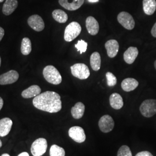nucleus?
I'll return each instance as SVG.
<instances>
[{"label":"nucleus","mask_w":156,"mask_h":156,"mask_svg":"<svg viewBox=\"0 0 156 156\" xmlns=\"http://www.w3.org/2000/svg\"><path fill=\"white\" fill-rule=\"evenodd\" d=\"M33 104L37 109L51 113L60 111L62 108L60 95L51 91H45L35 97Z\"/></svg>","instance_id":"f257e3e1"},{"label":"nucleus","mask_w":156,"mask_h":156,"mask_svg":"<svg viewBox=\"0 0 156 156\" xmlns=\"http://www.w3.org/2000/svg\"><path fill=\"white\" fill-rule=\"evenodd\" d=\"M43 75L45 80L51 84L57 85L61 83L62 77L58 71L53 66H48L43 70Z\"/></svg>","instance_id":"f03ea898"},{"label":"nucleus","mask_w":156,"mask_h":156,"mask_svg":"<svg viewBox=\"0 0 156 156\" xmlns=\"http://www.w3.org/2000/svg\"><path fill=\"white\" fill-rule=\"evenodd\" d=\"M82 31L81 26L76 22L69 23L65 29L64 38L66 41L71 42L80 34Z\"/></svg>","instance_id":"7ed1b4c3"},{"label":"nucleus","mask_w":156,"mask_h":156,"mask_svg":"<svg viewBox=\"0 0 156 156\" xmlns=\"http://www.w3.org/2000/svg\"><path fill=\"white\" fill-rule=\"evenodd\" d=\"M141 114L145 117H151L156 114V100L149 99L143 101L140 108Z\"/></svg>","instance_id":"20e7f679"},{"label":"nucleus","mask_w":156,"mask_h":156,"mask_svg":"<svg viewBox=\"0 0 156 156\" xmlns=\"http://www.w3.org/2000/svg\"><path fill=\"white\" fill-rule=\"evenodd\" d=\"M71 73L73 76L80 80L86 79L90 75L89 67L83 63H77L71 67Z\"/></svg>","instance_id":"39448f33"},{"label":"nucleus","mask_w":156,"mask_h":156,"mask_svg":"<svg viewBox=\"0 0 156 156\" xmlns=\"http://www.w3.org/2000/svg\"><path fill=\"white\" fill-rule=\"evenodd\" d=\"M48 142L45 138H40L35 140L31 147V152L33 156H42L47 151Z\"/></svg>","instance_id":"423d86ee"},{"label":"nucleus","mask_w":156,"mask_h":156,"mask_svg":"<svg viewBox=\"0 0 156 156\" xmlns=\"http://www.w3.org/2000/svg\"><path fill=\"white\" fill-rule=\"evenodd\" d=\"M117 20L124 28L132 30L135 27V20L133 17L127 12H121L117 16Z\"/></svg>","instance_id":"0eeeda50"},{"label":"nucleus","mask_w":156,"mask_h":156,"mask_svg":"<svg viewBox=\"0 0 156 156\" xmlns=\"http://www.w3.org/2000/svg\"><path fill=\"white\" fill-rule=\"evenodd\" d=\"M69 136L77 143H83L86 138L83 129L79 126H73L69 129Z\"/></svg>","instance_id":"6e6552de"},{"label":"nucleus","mask_w":156,"mask_h":156,"mask_svg":"<svg viewBox=\"0 0 156 156\" xmlns=\"http://www.w3.org/2000/svg\"><path fill=\"white\" fill-rule=\"evenodd\" d=\"M98 126L102 133H108L113 130L115 126V122L111 116L105 115L101 117L98 122Z\"/></svg>","instance_id":"1a4fd4ad"},{"label":"nucleus","mask_w":156,"mask_h":156,"mask_svg":"<svg viewBox=\"0 0 156 156\" xmlns=\"http://www.w3.org/2000/svg\"><path fill=\"white\" fill-rule=\"evenodd\" d=\"M27 22L30 27L37 32L42 31L45 28V23L42 18L38 15L29 17Z\"/></svg>","instance_id":"9d476101"},{"label":"nucleus","mask_w":156,"mask_h":156,"mask_svg":"<svg viewBox=\"0 0 156 156\" xmlns=\"http://www.w3.org/2000/svg\"><path fill=\"white\" fill-rule=\"evenodd\" d=\"M19 78L18 73L15 70H11L0 75V84L6 85L15 83Z\"/></svg>","instance_id":"9b49d317"},{"label":"nucleus","mask_w":156,"mask_h":156,"mask_svg":"<svg viewBox=\"0 0 156 156\" xmlns=\"http://www.w3.org/2000/svg\"><path fill=\"white\" fill-rule=\"evenodd\" d=\"M84 0H58L60 5L68 11H75L83 4Z\"/></svg>","instance_id":"f8f14e48"},{"label":"nucleus","mask_w":156,"mask_h":156,"mask_svg":"<svg viewBox=\"0 0 156 156\" xmlns=\"http://www.w3.org/2000/svg\"><path fill=\"white\" fill-rule=\"evenodd\" d=\"M105 46L108 56L110 58H114L117 55L119 49V44L116 40L111 39L106 42Z\"/></svg>","instance_id":"ddd939ff"},{"label":"nucleus","mask_w":156,"mask_h":156,"mask_svg":"<svg viewBox=\"0 0 156 156\" xmlns=\"http://www.w3.org/2000/svg\"><path fill=\"white\" fill-rule=\"evenodd\" d=\"M86 27L87 32L91 35H97L99 31V24L94 17L89 16L86 19Z\"/></svg>","instance_id":"4468645a"},{"label":"nucleus","mask_w":156,"mask_h":156,"mask_svg":"<svg viewBox=\"0 0 156 156\" xmlns=\"http://www.w3.org/2000/svg\"><path fill=\"white\" fill-rule=\"evenodd\" d=\"M13 122L11 119L5 117L0 120V136L4 137L9 133Z\"/></svg>","instance_id":"2eb2a0df"},{"label":"nucleus","mask_w":156,"mask_h":156,"mask_svg":"<svg viewBox=\"0 0 156 156\" xmlns=\"http://www.w3.org/2000/svg\"><path fill=\"white\" fill-rule=\"evenodd\" d=\"M139 51L136 47L131 46L128 48L123 55L124 60L128 64H133L138 55Z\"/></svg>","instance_id":"dca6fc26"},{"label":"nucleus","mask_w":156,"mask_h":156,"mask_svg":"<svg viewBox=\"0 0 156 156\" xmlns=\"http://www.w3.org/2000/svg\"><path fill=\"white\" fill-rule=\"evenodd\" d=\"M138 85L139 83L136 79L130 78L124 79L121 84L122 89L126 92L133 91L138 86Z\"/></svg>","instance_id":"f3484780"},{"label":"nucleus","mask_w":156,"mask_h":156,"mask_svg":"<svg viewBox=\"0 0 156 156\" xmlns=\"http://www.w3.org/2000/svg\"><path fill=\"white\" fill-rule=\"evenodd\" d=\"M109 102L112 108L116 110L120 109L124 105L122 97L116 93H114L111 95L109 98Z\"/></svg>","instance_id":"a211bd4d"},{"label":"nucleus","mask_w":156,"mask_h":156,"mask_svg":"<svg viewBox=\"0 0 156 156\" xmlns=\"http://www.w3.org/2000/svg\"><path fill=\"white\" fill-rule=\"evenodd\" d=\"M41 89L38 85H32L27 89L23 90L22 93V96L24 98H30L35 97L40 94Z\"/></svg>","instance_id":"6ab92c4d"},{"label":"nucleus","mask_w":156,"mask_h":156,"mask_svg":"<svg viewBox=\"0 0 156 156\" xmlns=\"http://www.w3.org/2000/svg\"><path fill=\"white\" fill-rule=\"evenodd\" d=\"M17 6V0H6L2 7V13L6 16H9L15 11Z\"/></svg>","instance_id":"aec40b11"},{"label":"nucleus","mask_w":156,"mask_h":156,"mask_svg":"<svg viewBox=\"0 0 156 156\" xmlns=\"http://www.w3.org/2000/svg\"><path fill=\"white\" fill-rule=\"evenodd\" d=\"M84 111V105L81 102H78L71 108V115L75 119H79L83 117Z\"/></svg>","instance_id":"412c9836"},{"label":"nucleus","mask_w":156,"mask_h":156,"mask_svg":"<svg viewBox=\"0 0 156 156\" xmlns=\"http://www.w3.org/2000/svg\"><path fill=\"white\" fill-rule=\"evenodd\" d=\"M143 9L145 14L152 15L156 10V0H143Z\"/></svg>","instance_id":"4be33fe9"},{"label":"nucleus","mask_w":156,"mask_h":156,"mask_svg":"<svg viewBox=\"0 0 156 156\" xmlns=\"http://www.w3.org/2000/svg\"><path fill=\"white\" fill-rule=\"evenodd\" d=\"M90 66L91 68L95 71H98L100 69L101 58L98 52L95 51L91 54L90 56Z\"/></svg>","instance_id":"5701e85b"},{"label":"nucleus","mask_w":156,"mask_h":156,"mask_svg":"<svg viewBox=\"0 0 156 156\" xmlns=\"http://www.w3.org/2000/svg\"><path fill=\"white\" fill-rule=\"evenodd\" d=\"M52 16L56 22L60 23H64L68 20L67 13L61 9H56L52 12Z\"/></svg>","instance_id":"b1692460"},{"label":"nucleus","mask_w":156,"mask_h":156,"mask_svg":"<svg viewBox=\"0 0 156 156\" xmlns=\"http://www.w3.org/2000/svg\"><path fill=\"white\" fill-rule=\"evenodd\" d=\"M32 50L31 42L28 38H24L22 41L21 52L23 55L27 56Z\"/></svg>","instance_id":"393cba45"},{"label":"nucleus","mask_w":156,"mask_h":156,"mask_svg":"<svg viewBox=\"0 0 156 156\" xmlns=\"http://www.w3.org/2000/svg\"><path fill=\"white\" fill-rule=\"evenodd\" d=\"M50 156H65L64 149L58 145H53L50 149Z\"/></svg>","instance_id":"a878e982"},{"label":"nucleus","mask_w":156,"mask_h":156,"mask_svg":"<svg viewBox=\"0 0 156 156\" xmlns=\"http://www.w3.org/2000/svg\"><path fill=\"white\" fill-rule=\"evenodd\" d=\"M117 156H133V154L128 146L123 145L119 149Z\"/></svg>","instance_id":"bb28decb"},{"label":"nucleus","mask_w":156,"mask_h":156,"mask_svg":"<svg viewBox=\"0 0 156 156\" xmlns=\"http://www.w3.org/2000/svg\"><path fill=\"white\" fill-rule=\"evenodd\" d=\"M107 84L109 87H113L117 83L116 77L110 72H108L106 73Z\"/></svg>","instance_id":"cd10ccee"},{"label":"nucleus","mask_w":156,"mask_h":156,"mask_svg":"<svg viewBox=\"0 0 156 156\" xmlns=\"http://www.w3.org/2000/svg\"><path fill=\"white\" fill-rule=\"evenodd\" d=\"M75 46L77 49L78 51H79L80 54H82L87 50V43L83 40H80L78 41V43L75 45Z\"/></svg>","instance_id":"c85d7f7f"},{"label":"nucleus","mask_w":156,"mask_h":156,"mask_svg":"<svg viewBox=\"0 0 156 156\" xmlns=\"http://www.w3.org/2000/svg\"><path fill=\"white\" fill-rule=\"evenodd\" d=\"M135 156H153L151 152L148 151H142L138 153Z\"/></svg>","instance_id":"c756f323"},{"label":"nucleus","mask_w":156,"mask_h":156,"mask_svg":"<svg viewBox=\"0 0 156 156\" xmlns=\"http://www.w3.org/2000/svg\"><path fill=\"white\" fill-rule=\"evenodd\" d=\"M151 34L153 37H154V38H156V22L155 23V24H154V26H153V27L151 28Z\"/></svg>","instance_id":"7c9ffc66"},{"label":"nucleus","mask_w":156,"mask_h":156,"mask_svg":"<svg viewBox=\"0 0 156 156\" xmlns=\"http://www.w3.org/2000/svg\"><path fill=\"white\" fill-rule=\"evenodd\" d=\"M4 34H5L4 30L0 27V41L3 38V37L4 36Z\"/></svg>","instance_id":"2f4dec72"},{"label":"nucleus","mask_w":156,"mask_h":156,"mask_svg":"<svg viewBox=\"0 0 156 156\" xmlns=\"http://www.w3.org/2000/svg\"><path fill=\"white\" fill-rule=\"evenodd\" d=\"M3 105H4V101H3L2 98L1 97H0V111L2 108Z\"/></svg>","instance_id":"473e14b6"},{"label":"nucleus","mask_w":156,"mask_h":156,"mask_svg":"<svg viewBox=\"0 0 156 156\" xmlns=\"http://www.w3.org/2000/svg\"><path fill=\"white\" fill-rule=\"evenodd\" d=\"M17 156H30L29 154L27 152H23L22 153H20V154H19Z\"/></svg>","instance_id":"72a5a7b5"},{"label":"nucleus","mask_w":156,"mask_h":156,"mask_svg":"<svg viewBox=\"0 0 156 156\" xmlns=\"http://www.w3.org/2000/svg\"><path fill=\"white\" fill-rule=\"evenodd\" d=\"M89 2H91V3H93V2H98L99 1V0H87Z\"/></svg>","instance_id":"f704fd0d"},{"label":"nucleus","mask_w":156,"mask_h":156,"mask_svg":"<svg viewBox=\"0 0 156 156\" xmlns=\"http://www.w3.org/2000/svg\"><path fill=\"white\" fill-rule=\"evenodd\" d=\"M1 156H10V155L7 153H4V154H2Z\"/></svg>","instance_id":"c9c22d12"},{"label":"nucleus","mask_w":156,"mask_h":156,"mask_svg":"<svg viewBox=\"0 0 156 156\" xmlns=\"http://www.w3.org/2000/svg\"><path fill=\"white\" fill-rule=\"evenodd\" d=\"M2 143L1 140H0V148L2 147Z\"/></svg>","instance_id":"e433bc0d"},{"label":"nucleus","mask_w":156,"mask_h":156,"mask_svg":"<svg viewBox=\"0 0 156 156\" xmlns=\"http://www.w3.org/2000/svg\"><path fill=\"white\" fill-rule=\"evenodd\" d=\"M154 67H155V68H156V60L154 62Z\"/></svg>","instance_id":"4c0bfd02"},{"label":"nucleus","mask_w":156,"mask_h":156,"mask_svg":"<svg viewBox=\"0 0 156 156\" xmlns=\"http://www.w3.org/2000/svg\"><path fill=\"white\" fill-rule=\"evenodd\" d=\"M4 0H0V3L1 2H4Z\"/></svg>","instance_id":"58836bf2"},{"label":"nucleus","mask_w":156,"mask_h":156,"mask_svg":"<svg viewBox=\"0 0 156 156\" xmlns=\"http://www.w3.org/2000/svg\"><path fill=\"white\" fill-rule=\"evenodd\" d=\"M1 57H0V66H1Z\"/></svg>","instance_id":"ea45409f"}]
</instances>
